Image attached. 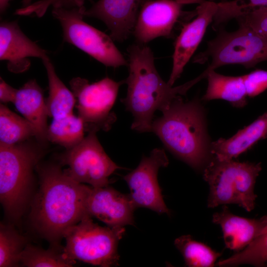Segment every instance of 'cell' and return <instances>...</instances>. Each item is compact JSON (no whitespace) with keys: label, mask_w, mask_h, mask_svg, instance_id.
<instances>
[{"label":"cell","mask_w":267,"mask_h":267,"mask_svg":"<svg viewBox=\"0 0 267 267\" xmlns=\"http://www.w3.org/2000/svg\"><path fill=\"white\" fill-rule=\"evenodd\" d=\"M46 51L29 39L15 22H2L0 25V59L8 61V68L20 73L30 65L28 57L41 59Z\"/></svg>","instance_id":"cell-16"},{"label":"cell","mask_w":267,"mask_h":267,"mask_svg":"<svg viewBox=\"0 0 267 267\" xmlns=\"http://www.w3.org/2000/svg\"><path fill=\"white\" fill-rule=\"evenodd\" d=\"M141 0H99L85 10V16L103 21L115 41L123 42L133 33Z\"/></svg>","instance_id":"cell-15"},{"label":"cell","mask_w":267,"mask_h":267,"mask_svg":"<svg viewBox=\"0 0 267 267\" xmlns=\"http://www.w3.org/2000/svg\"><path fill=\"white\" fill-rule=\"evenodd\" d=\"M11 0H0V12H4L8 7L9 2Z\"/></svg>","instance_id":"cell-33"},{"label":"cell","mask_w":267,"mask_h":267,"mask_svg":"<svg viewBox=\"0 0 267 267\" xmlns=\"http://www.w3.org/2000/svg\"><path fill=\"white\" fill-rule=\"evenodd\" d=\"M17 89L7 84L1 78L0 82V100L1 102H13Z\"/></svg>","instance_id":"cell-31"},{"label":"cell","mask_w":267,"mask_h":267,"mask_svg":"<svg viewBox=\"0 0 267 267\" xmlns=\"http://www.w3.org/2000/svg\"><path fill=\"white\" fill-rule=\"evenodd\" d=\"M12 103L23 117L33 125L37 139L42 142L46 141L49 115L42 89L36 81L30 80L17 89Z\"/></svg>","instance_id":"cell-18"},{"label":"cell","mask_w":267,"mask_h":267,"mask_svg":"<svg viewBox=\"0 0 267 267\" xmlns=\"http://www.w3.org/2000/svg\"><path fill=\"white\" fill-rule=\"evenodd\" d=\"M178 0L181 1H186L187 0Z\"/></svg>","instance_id":"cell-35"},{"label":"cell","mask_w":267,"mask_h":267,"mask_svg":"<svg viewBox=\"0 0 267 267\" xmlns=\"http://www.w3.org/2000/svg\"><path fill=\"white\" fill-rule=\"evenodd\" d=\"M29 243L26 237L19 233L14 225L0 224V267L20 266V257Z\"/></svg>","instance_id":"cell-26"},{"label":"cell","mask_w":267,"mask_h":267,"mask_svg":"<svg viewBox=\"0 0 267 267\" xmlns=\"http://www.w3.org/2000/svg\"><path fill=\"white\" fill-rule=\"evenodd\" d=\"M64 247L51 244L47 249L28 243L20 257V266L27 267H70L76 264L64 256Z\"/></svg>","instance_id":"cell-24"},{"label":"cell","mask_w":267,"mask_h":267,"mask_svg":"<svg viewBox=\"0 0 267 267\" xmlns=\"http://www.w3.org/2000/svg\"><path fill=\"white\" fill-rule=\"evenodd\" d=\"M266 266H267V263H266Z\"/></svg>","instance_id":"cell-37"},{"label":"cell","mask_w":267,"mask_h":267,"mask_svg":"<svg viewBox=\"0 0 267 267\" xmlns=\"http://www.w3.org/2000/svg\"><path fill=\"white\" fill-rule=\"evenodd\" d=\"M136 209L130 194H125L107 185L89 186L85 201L86 213L111 228L134 224Z\"/></svg>","instance_id":"cell-13"},{"label":"cell","mask_w":267,"mask_h":267,"mask_svg":"<svg viewBox=\"0 0 267 267\" xmlns=\"http://www.w3.org/2000/svg\"><path fill=\"white\" fill-rule=\"evenodd\" d=\"M43 152L25 141L12 145L0 143V201L5 214L16 222L33 197L34 170Z\"/></svg>","instance_id":"cell-4"},{"label":"cell","mask_w":267,"mask_h":267,"mask_svg":"<svg viewBox=\"0 0 267 267\" xmlns=\"http://www.w3.org/2000/svg\"><path fill=\"white\" fill-rule=\"evenodd\" d=\"M267 137V112H266L230 138H221L211 142V152L219 160H232Z\"/></svg>","instance_id":"cell-19"},{"label":"cell","mask_w":267,"mask_h":267,"mask_svg":"<svg viewBox=\"0 0 267 267\" xmlns=\"http://www.w3.org/2000/svg\"><path fill=\"white\" fill-rule=\"evenodd\" d=\"M128 52L127 93L121 101L134 117L131 129L140 133L151 132L155 112L163 111L201 80L197 77L182 85L171 86L158 73L153 54L146 44L135 43L129 47Z\"/></svg>","instance_id":"cell-2"},{"label":"cell","mask_w":267,"mask_h":267,"mask_svg":"<svg viewBox=\"0 0 267 267\" xmlns=\"http://www.w3.org/2000/svg\"><path fill=\"white\" fill-rule=\"evenodd\" d=\"M42 61L48 81V96L45 102L49 116L59 119L72 114L76 101L74 93L57 76L48 57L44 58Z\"/></svg>","instance_id":"cell-21"},{"label":"cell","mask_w":267,"mask_h":267,"mask_svg":"<svg viewBox=\"0 0 267 267\" xmlns=\"http://www.w3.org/2000/svg\"><path fill=\"white\" fill-rule=\"evenodd\" d=\"M262 7H267V0L222 1L219 3L218 12L221 19L228 23L243 14Z\"/></svg>","instance_id":"cell-28"},{"label":"cell","mask_w":267,"mask_h":267,"mask_svg":"<svg viewBox=\"0 0 267 267\" xmlns=\"http://www.w3.org/2000/svg\"><path fill=\"white\" fill-rule=\"evenodd\" d=\"M261 163L220 160L213 156L204 169L203 178L210 187L208 207L235 204L248 212L254 209V193Z\"/></svg>","instance_id":"cell-5"},{"label":"cell","mask_w":267,"mask_h":267,"mask_svg":"<svg viewBox=\"0 0 267 267\" xmlns=\"http://www.w3.org/2000/svg\"><path fill=\"white\" fill-rule=\"evenodd\" d=\"M125 82H117L109 78L92 84L81 78L70 81L72 92L77 100L78 116L84 122L85 130L96 133L99 130L110 129L116 120L111 110L119 89Z\"/></svg>","instance_id":"cell-9"},{"label":"cell","mask_w":267,"mask_h":267,"mask_svg":"<svg viewBox=\"0 0 267 267\" xmlns=\"http://www.w3.org/2000/svg\"><path fill=\"white\" fill-rule=\"evenodd\" d=\"M32 136H36L33 125L1 103L0 143L8 145L18 144L26 141Z\"/></svg>","instance_id":"cell-23"},{"label":"cell","mask_w":267,"mask_h":267,"mask_svg":"<svg viewBox=\"0 0 267 267\" xmlns=\"http://www.w3.org/2000/svg\"><path fill=\"white\" fill-rule=\"evenodd\" d=\"M85 130L83 120L72 113L61 118L53 119L47 128V138L69 150L83 140Z\"/></svg>","instance_id":"cell-22"},{"label":"cell","mask_w":267,"mask_h":267,"mask_svg":"<svg viewBox=\"0 0 267 267\" xmlns=\"http://www.w3.org/2000/svg\"><path fill=\"white\" fill-rule=\"evenodd\" d=\"M209 0V1H214V0Z\"/></svg>","instance_id":"cell-36"},{"label":"cell","mask_w":267,"mask_h":267,"mask_svg":"<svg viewBox=\"0 0 267 267\" xmlns=\"http://www.w3.org/2000/svg\"><path fill=\"white\" fill-rule=\"evenodd\" d=\"M202 74L208 80L207 90L202 100L223 99L238 108L246 104L248 96L242 76H225L215 70L204 71Z\"/></svg>","instance_id":"cell-20"},{"label":"cell","mask_w":267,"mask_h":267,"mask_svg":"<svg viewBox=\"0 0 267 267\" xmlns=\"http://www.w3.org/2000/svg\"><path fill=\"white\" fill-rule=\"evenodd\" d=\"M168 164L169 160L164 150L155 148L149 156L142 157L135 169L124 177L136 208L143 207L159 214H170L157 180L159 169Z\"/></svg>","instance_id":"cell-12"},{"label":"cell","mask_w":267,"mask_h":267,"mask_svg":"<svg viewBox=\"0 0 267 267\" xmlns=\"http://www.w3.org/2000/svg\"><path fill=\"white\" fill-rule=\"evenodd\" d=\"M185 4L178 0H141L133 33L136 43L142 44L160 37L173 36L177 27H182L197 15L183 10Z\"/></svg>","instance_id":"cell-11"},{"label":"cell","mask_w":267,"mask_h":267,"mask_svg":"<svg viewBox=\"0 0 267 267\" xmlns=\"http://www.w3.org/2000/svg\"><path fill=\"white\" fill-rule=\"evenodd\" d=\"M154 119L151 132L176 157L195 170L204 169L213 157L204 110L199 100L174 99Z\"/></svg>","instance_id":"cell-3"},{"label":"cell","mask_w":267,"mask_h":267,"mask_svg":"<svg viewBox=\"0 0 267 267\" xmlns=\"http://www.w3.org/2000/svg\"><path fill=\"white\" fill-rule=\"evenodd\" d=\"M238 27L232 32L224 27L219 29L217 36L207 42L206 49L197 55L193 62H210L204 71L208 72L231 64L250 68L267 61V35L245 26Z\"/></svg>","instance_id":"cell-6"},{"label":"cell","mask_w":267,"mask_h":267,"mask_svg":"<svg viewBox=\"0 0 267 267\" xmlns=\"http://www.w3.org/2000/svg\"><path fill=\"white\" fill-rule=\"evenodd\" d=\"M174 244L182 254L185 265L189 267H214L222 255L204 243L193 239L189 235L176 238Z\"/></svg>","instance_id":"cell-25"},{"label":"cell","mask_w":267,"mask_h":267,"mask_svg":"<svg viewBox=\"0 0 267 267\" xmlns=\"http://www.w3.org/2000/svg\"><path fill=\"white\" fill-rule=\"evenodd\" d=\"M238 25L245 26L263 35H267V7H260L238 17Z\"/></svg>","instance_id":"cell-29"},{"label":"cell","mask_w":267,"mask_h":267,"mask_svg":"<svg viewBox=\"0 0 267 267\" xmlns=\"http://www.w3.org/2000/svg\"><path fill=\"white\" fill-rule=\"evenodd\" d=\"M95 133H89L79 144L66 150L61 162L68 166L65 173L77 182L99 187L109 185V177L122 168L107 155Z\"/></svg>","instance_id":"cell-10"},{"label":"cell","mask_w":267,"mask_h":267,"mask_svg":"<svg viewBox=\"0 0 267 267\" xmlns=\"http://www.w3.org/2000/svg\"><path fill=\"white\" fill-rule=\"evenodd\" d=\"M213 222L220 225L226 247L238 252L251 244L267 227V215L248 219L232 214L224 206L213 216Z\"/></svg>","instance_id":"cell-17"},{"label":"cell","mask_w":267,"mask_h":267,"mask_svg":"<svg viewBox=\"0 0 267 267\" xmlns=\"http://www.w3.org/2000/svg\"><path fill=\"white\" fill-rule=\"evenodd\" d=\"M197 15L181 28L177 37L173 55V67L168 81L173 86L201 42L206 30L212 24L217 9V2L204 0L196 7Z\"/></svg>","instance_id":"cell-14"},{"label":"cell","mask_w":267,"mask_h":267,"mask_svg":"<svg viewBox=\"0 0 267 267\" xmlns=\"http://www.w3.org/2000/svg\"><path fill=\"white\" fill-rule=\"evenodd\" d=\"M248 97H254L267 89V71L257 69L242 76Z\"/></svg>","instance_id":"cell-30"},{"label":"cell","mask_w":267,"mask_h":267,"mask_svg":"<svg viewBox=\"0 0 267 267\" xmlns=\"http://www.w3.org/2000/svg\"><path fill=\"white\" fill-rule=\"evenodd\" d=\"M32 0H23L22 1L23 7H25L31 3Z\"/></svg>","instance_id":"cell-34"},{"label":"cell","mask_w":267,"mask_h":267,"mask_svg":"<svg viewBox=\"0 0 267 267\" xmlns=\"http://www.w3.org/2000/svg\"><path fill=\"white\" fill-rule=\"evenodd\" d=\"M84 0H43V5L48 8L59 7H70L84 3Z\"/></svg>","instance_id":"cell-32"},{"label":"cell","mask_w":267,"mask_h":267,"mask_svg":"<svg viewBox=\"0 0 267 267\" xmlns=\"http://www.w3.org/2000/svg\"><path fill=\"white\" fill-rule=\"evenodd\" d=\"M85 10L84 4L53 7L52 14L61 25L64 41L107 66L116 68L128 65V62L110 36L83 20Z\"/></svg>","instance_id":"cell-8"},{"label":"cell","mask_w":267,"mask_h":267,"mask_svg":"<svg viewBox=\"0 0 267 267\" xmlns=\"http://www.w3.org/2000/svg\"><path fill=\"white\" fill-rule=\"evenodd\" d=\"M91 218L86 214L66 231L64 256L102 267L118 266V246L125 233L124 227L101 226L94 223Z\"/></svg>","instance_id":"cell-7"},{"label":"cell","mask_w":267,"mask_h":267,"mask_svg":"<svg viewBox=\"0 0 267 267\" xmlns=\"http://www.w3.org/2000/svg\"><path fill=\"white\" fill-rule=\"evenodd\" d=\"M267 263V227L264 231L243 250L219 261L220 267L236 266L249 264L257 267Z\"/></svg>","instance_id":"cell-27"},{"label":"cell","mask_w":267,"mask_h":267,"mask_svg":"<svg viewBox=\"0 0 267 267\" xmlns=\"http://www.w3.org/2000/svg\"><path fill=\"white\" fill-rule=\"evenodd\" d=\"M39 188L29 205L34 230L50 244H59L66 231L87 214L89 186L67 175L60 165L38 164Z\"/></svg>","instance_id":"cell-1"}]
</instances>
